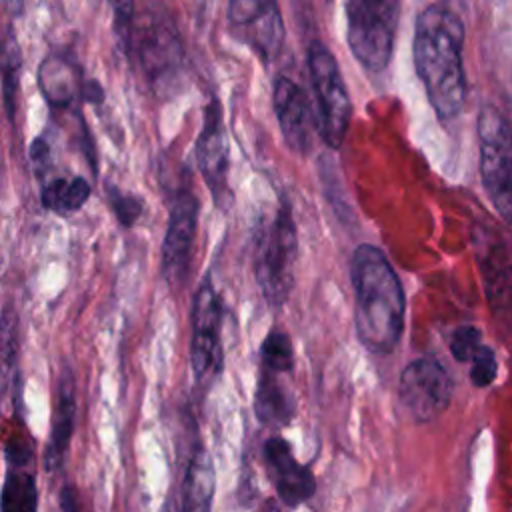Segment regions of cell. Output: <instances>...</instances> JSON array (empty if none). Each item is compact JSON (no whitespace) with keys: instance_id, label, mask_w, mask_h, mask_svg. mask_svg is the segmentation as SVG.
I'll return each mask as SVG.
<instances>
[{"instance_id":"cell-1","label":"cell","mask_w":512,"mask_h":512,"mask_svg":"<svg viewBox=\"0 0 512 512\" xmlns=\"http://www.w3.org/2000/svg\"><path fill=\"white\" fill-rule=\"evenodd\" d=\"M464 22L444 4L426 6L414 26V68L428 102L442 120L460 114L466 100L462 66Z\"/></svg>"},{"instance_id":"cell-2","label":"cell","mask_w":512,"mask_h":512,"mask_svg":"<svg viewBox=\"0 0 512 512\" xmlns=\"http://www.w3.org/2000/svg\"><path fill=\"white\" fill-rule=\"evenodd\" d=\"M358 340L374 354H390L404 330L406 300L398 274L372 244L356 246L350 260Z\"/></svg>"},{"instance_id":"cell-3","label":"cell","mask_w":512,"mask_h":512,"mask_svg":"<svg viewBox=\"0 0 512 512\" xmlns=\"http://www.w3.org/2000/svg\"><path fill=\"white\" fill-rule=\"evenodd\" d=\"M296 224L290 204L280 200L270 216L256 224L254 232V276L264 300L282 308L294 284Z\"/></svg>"},{"instance_id":"cell-4","label":"cell","mask_w":512,"mask_h":512,"mask_svg":"<svg viewBox=\"0 0 512 512\" xmlns=\"http://www.w3.org/2000/svg\"><path fill=\"white\" fill-rule=\"evenodd\" d=\"M346 10V40L354 58L370 72L388 66L400 16L396 0H350Z\"/></svg>"},{"instance_id":"cell-5","label":"cell","mask_w":512,"mask_h":512,"mask_svg":"<svg viewBox=\"0 0 512 512\" xmlns=\"http://www.w3.org/2000/svg\"><path fill=\"white\" fill-rule=\"evenodd\" d=\"M482 186L504 222L512 226V124L494 106L478 114Z\"/></svg>"},{"instance_id":"cell-6","label":"cell","mask_w":512,"mask_h":512,"mask_svg":"<svg viewBox=\"0 0 512 512\" xmlns=\"http://www.w3.org/2000/svg\"><path fill=\"white\" fill-rule=\"evenodd\" d=\"M308 72L316 100V128L330 148L338 150L350 124V98L334 54L318 40L308 48Z\"/></svg>"},{"instance_id":"cell-7","label":"cell","mask_w":512,"mask_h":512,"mask_svg":"<svg viewBox=\"0 0 512 512\" xmlns=\"http://www.w3.org/2000/svg\"><path fill=\"white\" fill-rule=\"evenodd\" d=\"M400 402L418 422L440 416L454 392V384L446 368L434 358H416L400 374Z\"/></svg>"},{"instance_id":"cell-8","label":"cell","mask_w":512,"mask_h":512,"mask_svg":"<svg viewBox=\"0 0 512 512\" xmlns=\"http://www.w3.org/2000/svg\"><path fill=\"white\" fill-rule=\"evenodd\" d=\"M190 362L198 380H208L222 368L220 300L210 282V276L202 280L194 294Z\"/></svg>"},{"instance_id":"cell-9","label":"cell","mask_w":512,"mask_h":512,"mask_svg":"<svg viewBox=\"0 0 512 512\" xmlns=\"http://www.w3.org/2000/svg\"><path fill=\"white\" fill-rule=\"evenodd\" d=\"M232 34L248 44L260 60H272L284 44V22L276 2L234 0L228 4Z\"/></svg>"},{"instance_id":"cell-10","label":"cell","mask_w":512,"mask_h":512,"mask_svg":"<svg viewBox=\"0 0 512 512\" xmlns=\"http://www.w3.org/2000/svg\"><path fill=\"white\" fill-rule=\"evenodd\" d=\"M198 224V200L190 192H180L170 208L168 228L162 244V274L178 288L188 274L190 256Z\"/></svg>"},{"instance_id":"cell-11","label":"cell","mask_w":512,"mask_h":512,"mask_svg":"<svg viewBox=\"0 0 512 512\" xmlns=\"http://www.w3.org/2000/svg\"><path fill=\"white\" fill-rule=\"evenodd\" d=\"M196 158L198 168L204 176L206 186L212 192V198L218 206H226L230 202V188H228V144L222 124V112L216 98H212L204 108L202 130L196 144Z\"/></svg>"},{"instance_id":"cell-12","label":"cell","mask_w":512,"mask_h":512,"mask_svg":"<svg viewBox=\"0 0 512 512\" xmlns=\"http://www.w3.org/2000/svg\"><path fill=\"white\" fill-rule=\"evenodd\" d=\"M272 102L282 138L288 148L298 154H308L312 148L316 118L302 86L288 76H278L274 80Z\"/></svg>"},{"instance_id":"cell-13","label":"cell","mask_w":512,"mask_h":512,"mask_svg":"<svg viewBox=\"0 0 512 512\" xmlns=\"http://www.w3.org/2000/svg\"><path fill=\"white\" fill-rule=\"evenodd\" d=\"M264 462L276 494L286 506H300L314 494V474L292 454L284 438L272 436L264 442Z\"/></svg>"},{"instance_id":"cell-14","label":"cell","mask_w":512,"mask_h":512,"mask_svg":"<svg viewBox=\"0 0 512 512\" xmlns=\"http://www.w3.org/2000/svg\"><path fill=\"white\" fill-rule=\"evenodd\" d=\"M140 56L154 82H172L182 64V46L174 28L154 22L140 38Z\"/></svg>"},{"instance_id":"cell-15","label":"cell","mask_w":512,"mask_h":512,"mask_svg":"<svg viewBox=\"0 0 512 512\" xmlns=\"http://www.w3.org/2000/svg\"><path fill=\"white\" fill-rule=\"evenodd\" d=\"M74 414H76V402H74V378L72 372L66 368L60 378L58 386V404L52 420V434L50 442L46 446V468L56 470L62 464V458L68 450L70 436L74 430Z\"/></svg>"},{"instance_id":"cell-16","label":"cell","mask_w":512,"mask_h":512,"mask_svg":"<svg viewBox=\"0 0 512 512\" xmlns=\"http://www.w3.org/2000/svg\"><path fill=\"white\" fill-rule=\"evenodd\" d=\"M254 412L262 424L284 426L294 416V400L276 374L264 372L256 386Z\"/></svg>"},{"instance_id":"cell-17","label":"cell","mask_w":512,"mask_h":512,"mask_svg":"<svg viewBox=\"0 0 512 512\" xmlns=\"http://www.w3.org/2000/svg\"><path fill=\"white\" fill-rule=\"evenodd\" d=\"M214 466L206 450H198L186 470L182 490V512H210L214 498Z\"/></svg>"},{"instance_id":"cell-18","label":"cell","mask_w":512,"mask_h":512,"mask_svg":"<svg viewBox=\"0 0 512 512\" xmlns=\"http://www.w3.org/2000/svg\"><path fill=\"white\" fill-rule=\"evenodd\" d=\"M482 276L486 282V296L498 318L512 322V256L500 250L482 256Z\"/></svg>"},{"instance_id":"cell-19","label":"cell","mask_w":512,"mask_h":512,"mask_svg":"<svg viewBox=\"0 0 512 512\" xmlns=\"http://www.w3.org/2000/svg\"><path fill=\"white\" fill-rule=\"evenodd\" d=\"M40 88L50 104L68 106L80 90L78 72L64 58L50 56L40 66Z\"/></svg>"},{"instance_id":"cell-20","label":"cell","mask_w":512,"mask_h":512,"mask_svg":"<svg viewBox=\"0 0 512 512\" xmlns=\"http://www.w3.org/2000/svg\"><path fill=\"white\" fill-rule=\"evenodd\" d=\"M16 352H18V314L8 304L0 314V406L4 404L12 388Z\"/></svg>"},{"instance_id":"cell-21","label":"cell","mask_w":512,"mask_h":512,"mask_svg":"<svg viewBox=\"0 0 512 512\" xmlns=\"http://www.w3.org/2000/svg\"><path fill=\"white\" fill-rule=\"evenodd\" d=\"M36 480L22 468H10L0 494V512H36Z\"/></svg>"},{"instance_id":"cell-22","label":"cell","mask_w":512,"mask_h":512,"mask_svg":"<svg viewBox=\"0 0 512 512\" xmlns=\"http://www.w3.org/2000/svg\"><path fill=\"white\" fill-rule=\"evenodd\" d=\"M90 196V186L84 178L76 176L72 180H52L42 192V204L58 214H70L84 206Z\"/></svg>"},{"instance_id":"cell-23","label":"cell","mask_w":512,"mask_h":512,"mask_svg":"<svg viewBox=\"0 0 512 512\" xmlns=\"http://www.w3.org/2000/svg\"><path fill=\"white\" fill-rule=\"evenodd\" d=\"M262 356V368L270 374H282L290 372L294 368V350L292 342L286 332L282 330H270L260 346Z\"/></svg>"},{"instance_id":"cell-24","label":"cell","mask_w":512,"mask_h":512,"mask_svg":"<svg viewBox=\"0 0 512 512\" xmlns=\"http://www.w3.org/2000/svg\"><path fill=\"white\" fill-rule=\"evenodd\" d=\"M450 354L458 360V362H470L474 358V354L480 350L482 346V338H480V330L476 326L464 324L458 326L452 336H450Z\"/></svg>"},{"instance_id":"cell-25","label":"cell","mask_w":512,"mask_h":512,"mask_svg":"<svg viewBox=\"0 0 512 512\" xmlns=\"http://www.w3.org/2000/svg\"><path fill=\"white\" fill-rule=\"evenodd\" d=\"M470 362H472L470 380H472L474 386L486 388V386H490L496 380L498 362H496V356H494L492 348L480 346V350L474 354V358Z\"/></svg>"},{"instance_id":"cell-26","label":"cell","mask_w":512,"mask_h":512,"mask_svg":"<svg viewBox=\"0 0 512 512\" xmlns=\"http://www.w3.org/2000/svg\"><path fill=\"white\" fill-rule=\"evenodd\" d=\"M110 202H112V210L122 226H132L138 220V216L142 214L140 200L130 194H120L116 188H110Z\"/></svg>"},{"instance_id":"cell-27","label":"cell","mask_w":512,"mask_h":512,"mask_svg":"<svg viewBox=\"0 0 512 512\" xmlns=\"http://www.w3.org/2000/svg\"><path fill=\"white\" fill-rule=\"evenodd\" d=\"M84 98L90 102H100L102 100V90L96 82H86L84 84Z\"/></svg>"},{"instance_id":"cell-28","label":"cell","mask_w":512,"mask_h":512,"mask_svg":"<svg viewBox=\"0 0 512 512\" xmlns=\"http://www.w3.org/2000/svg\"><path fill=\"white\" fill-rule=\"evenodd\" d=\"M46 156H48V146L42 140H36L32 144V160L34 162H44Z\"/></svg>"},{"instance_id":"cell-29","label":"cell","mask_w":512,"mask_h":512,"mask_svg":"<svg viewBox=\"0 0 512 512\" xmlns=\"http://www.w3.org/2000/svg\"><path fill=\"white\" fill-rule=\"evenodd\" d=\"M260 512H280V510H278L274 504H268V506H266V508H262Z\"/></svg>"}]
</instances>
